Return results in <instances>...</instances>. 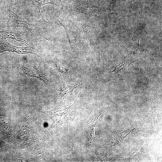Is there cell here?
Masks as SVG:
<instances>
[{
	"mask_svg": "<svg viewBox=\"0 0 162 162\" xmlns=\"http://www.w3.org/2000/svg\"><path fill=\"white\" fill-rule=\"evenodd\" d=\"M9 17L7 22L2 26V28L10 27L20 28H24L30 34L38 35L40 33L39 23H29L23 18L20 16L14 13L8 7Z\"/></svg>",
	"mask_w": 162,
	"mask_h": 162,
	"instance_id": "1",
	"label": "cell"
},
{
	"mask_svg": "<svg viewBox=\"0 0 162 162\" xmlns=\"http://www.w3.org/2000/svg\"><path fill=\"white\" fill-rule=\"evenodd\" d=\"M29 33L24 28L10 27L6 30L0 31V37L5 39H12L28 46L34 45L28 40L30 38Z\"/></svg>",
	"mask_w": 162,
	"mask_h": 162,
	"instance_id": "2",
	"label": "cell"
},
{
	"mask_svg": "<svg viewBox=\"0 0 162 162\" xmlns=\"http://www.w3.org/2000/svg\"><path fill=\"white\" fill-rule=\"evenodd\" d=\"M36 45L21 47L13 45L6 39L0 38V53L5 52H15L19 54H32L40 57Z\"/></svg>",
	"mask_w": 162,
	"mask_h": 162,
	"instance_id": "3",
	"label": "cell"
},
{
	"mask_svg": "<svg viewBox=\"0 0 162 162\" xmlns=\"http://www.w3.org/2000/svg\"><path fill=\"white\" fill-rule=\"evenodd\" d=\"M70 106H67L61 110L41 112L50 117L53 121L52 127L57 128L60 125L67 122L68 115L70 111Z\"/></svg>",
	"mask_w": 162,
	"mask_h": 162,
	"instance_id": "4",
	"label": "cell"
},
{
	"mask_svg": "<svg viewBox=\"0 0 162 162\" xmlns=\"http://www.w3.org/2000/svg\"><path fill=\"white\" fill-rule=\"evenodd\" d=\"M19 72L27 76L36 78L44 83L46 85L50 82L46 74L42 69L31 68L23 65H19L18 68Z\"/></svg>",
	"mask_w": 162,
	"mask_h": 162,
	"instance_id": "5",
	"label": "cell"
},
{
	"mask_svg": "<svg viewBox=\"0 0 162 162\" xmlns=\"http://www.w3.org/2000/svg\"><path fill=\"white\" fill-rule=\"evenodd\" d=\"M33 2L37 3L39 4V12L42 17L43 21L46 23L48 22L44 19L40 12V9L41 6L45 4H51L57 6L61 9L62 8L61 0H22L21 3L22 7L26 8Z\"/></svg>",
	"mask_w": 162,
	"mask_h": 162,
	"instance_id": "6",
	"label": "cell"
},
{
	"mask_svg": "<svg viewBox=\"0 0 162 162\" xmlns=\"http://www.w3.org/2000/svg\"><path fill=\"white\" fill-rule=\"evenodd\" d=\"M67 32V33L68 35V37L69 38V41L70 44H71L72 47L77 51L78 52L79 51V49L80 48V45L79 42L77 41V38L75 37L76 36H75V34L73 33L72 32L68 30L67 28L64 26Z\"/></svg>",
	"mask_w": 162,
	"mask_h": 162,
	"instance_id": "7",
	"label": "cell"
},
{
	"mask_svg": "<svg viewBox=\"0 0 162 162\" xmlns=\"http://www.w3.org/2000/svg\"><path fill=\"white\" fill-rule=\"evenodd\" d=\"M98 118H97L96 120H95V118L94 119L93 122L90 124L88 128L89 130L88 132V136L90 135V136H89L91 137V140L92 141H93L94 137V130Z\"/></svg>",
	"mask_w": 162,
	"mask_h": 162,
	"instance_id": "8",
	"label": "cell"
},
{
	"mask_svg": "<svg viewBox=\"0 0 162 162\" xmlns=\"http://www.w3.org/2000/svg\"><path fill=\"white\" fill-rule=\"evenodd\" d=\"M74 89V86H67L64 87L61 89L60 94L63 96L71 92Z\"/></svg>",
	"mask_w": 162,
	"mask_h": 162,
	"instance_id": "9",
	"label": "cell"
},
{
	"mask_svg": "<svg viewBox=\"0 0 162 162\" xmlns=\"http://www.w3.org/2000/svg\"><path fill=\"white\" fill-rule=\"evenodd\" d=\"M56 64L58 68L61 72L62 73H66V69L62 64L60 62H57Z\"/></svg>",
	"mask_w": 162,
	"mask_h": 162,
	"instance_id": "10",
	"label": "cell"
},
{
	"mask_svg": "<svg viewBox=\"0 0 162 162\" xmlns=\"http://www.w3.org/2000/svg\"><path fill=\"white\" fill-rule=\"evenodd\" d=\"M6 1L10 4H17L18 0H6Z\"/></svg>",
	"mask_w": 162,
	"mask_h": 162,
	"instance_id": "11",
	"label": "cell"
},
{
	"mask_svg": "<svg viewBox=\"0 0 162 162\" xmlns=\"http://www.w3.org/2000/svg\"><path fill=\"white\" fill-rule=\"evenodd\" d=\"M1 3H2L1 1V0H0V8H1ZM0 16H1V14H0Z\"/></svg>",
	"mask_w": 162,
	"mask_h": 162,
	"instance_id": "12",
	"label": "cell"
}]
</instances>
